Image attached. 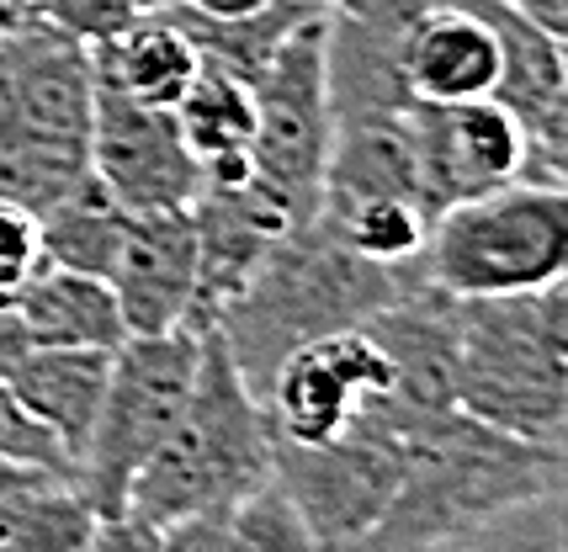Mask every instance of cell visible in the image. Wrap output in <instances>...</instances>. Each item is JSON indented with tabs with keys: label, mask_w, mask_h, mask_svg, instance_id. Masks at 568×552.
I'll return each instance as SVG.
<instances>
[{
	"label": "cell",
	"mask_w": 568,
	"mask_h": 552,
	"mask_svg": "<svg viewBox=\"0 0 568 552\" xmlns=\"http://www.w3.org/2000/svg\"><path fill=\"white\" fill-rule=\"evenodd\" d=\"M564 489V452L531 447L478 426L463 409H442L404 436V468L383 521L356 552H425L495 515L505 504Z\"/></svg>",
	"instance_id": "1"
},
{
	"label": "cell",
	"mask_w": 568,
	"mask_h": 552,
	"mask_svg": "<svg viewBox=\"0 0 568 552\" xmlns=\"http://www.w3.org/2000/svg\"><path fill=\"white\" fill-rule=\"evenodd\" d=\"M404 293H409L404 272L362 260L320 218H308L261 255V266L213 319V329L223 335L240 377L261 393L287 351L335 329L367 325L372 314H383Z\"/></svg>",
	"instance_id": "2"
},
{
	"label": "cell",
	"mask_w": 568,
	"mask_h": 552,
	"mask_svg": "<svg viewBox=\"0 0 568 552\" xmlns=\"http://www.w3.org/2000/svg\"><path fill=\"white\" fill-rule=\"evenodd\" d=\"M452 403L478 426L564 452L568 420V287L457 298Z\"/></svg>",
	"instance_id": "3"
},
{
	"label": "cell",
	"mask_w": 568,
	"mask_h": 552,
	"mask_svg": "<svg viewBox=\"0 0 568 552\" xmlns=\"http://www.w3.org/2000/svg\"><path fill=\"white\" fill-rule=\"evenodd\" d=\"M272 478V426L234 356L213 325L202 329L192 399L171 436L154 447L139 478L128 483L123 515L165 531L186 515L219 510Z\"/></svg>",
	"instance_id": "4"
},
{
	"label": "cell",
	"mask_w": 568,
	"mask_h": 552,
	"mask_svg": "<svg viewBox=\"0 0 568 552\" xmlns=\"http://www.w3.org/2000/svg\"><path fill=\"white\" fill-rule=\"evenodd\" d=\"M568 272V197L564 186L510 181L499 192L457 202L430 218L420 260L404 272L409 287L446 298L531 293Z\"/></svg>",
	"instance_id": "5"
},
{
	"label": "cell",
	"mask_w": 568,
	"mask_h": 552,
	"mask_svg": "<svg viewBox=\"0 0 568 552\" xmlns=\"http://www.w3.org/2000/svg\"><path fill=\"white\" fill-rule=\"evenodd\" d=\"M197 351L202 329L128 335L112 351L97 426H91V441L74 462V483L101 521L123 515L128 483L139 478V468L181 420V409L192 399V377H197Z\"/></svg>",
	"instance_id": "6"
},
{
	"label": "cell",
	"mask_w": 568,
	"mask_h": 552,
	"mask_svg": "<svg viewBox=\"0 0 568 552\" xmlns=\"http://www.w3.org/2000/svg\"><path fill=\"white\" fill-rule=\"evenodd\" d=\"M404 436L409 426L388 403H377L335 441H272V478L297 504L314 552H356L362 536L383 521L404 468Z\"/></svg>",
	"instance_id": "7"
},
{
	"label": "cell",
	"mask_w": 568,
	"mask_h": 552,
	"mask_svg": "<svg viewBox=\"0 0 568 552\" xmlns=\"http://www.w3.org/2000/svg\"><path fill=\"white\" fill-rule=\"evenodd\" d=\"M324 11L293 27L266 75L255 80V139L250 176L297 224L320 218V181L329 154V96H324Z\"/></svg>",
	"instance_id": "8"
},
{
	"label": "cell",
	"mask_w": 568,
	"mask_h": 552,
	"mask_svg": "<svg viewBox=\"0 0 568 552\" xmlns=\"http://www.w3.org/2000/svg\"><path fill=\"white\" fill-rule=\"evenodd\" d=\"M394 388V356L377 340V329L351 325L287 351L255 399L266 409L272 441L314 447V441H335L377 403H388Z\"/></svg>",
	"instance_id": "9"
},
{
	"label": "cell",
	"mask_w": 568,
	"mask_h": 552,
	"mask_svg": "<svg viewBox=\"0 0 568 552\" xmlns=\"http://www.w3.org/2000/svg\"><path fill=\"white\" fill-rule=\"evenodd\" d=\"M85 176L97 181L128 218H139V213L192 207L202 186V165L192 160L171 112L97 91L91 127H85Z\"/></svg>",
	"instance_id": "10"
},
{
	"label": "cell",
	"mask_w": 568,
	"mask_h": 552,
	"mask_svg": "<svg viewBox=\"0 0 568 552\" xmlns=\"http://www.w3.org/2000/svg\"><path fill=\"white\" fill-rule=\"evenodd\" d=\"M409 150L420 202L436 218L457 202L526 181V139L516 117L495 101H415L409 106Z\"/></svg>",
	"instance_id": "11"
},
{
	"label": "cell",
	"mask_w": 568,
	"mask_h": 552,
	"mask_svg": "<svg viewBox=\"0 0 568 552\" xmlns=\"http://www.w3.org/2000/svg\"><path fill=\"white\" fill-rule=\"evenodd\" d=\"M430 0H362L324 22V96L329 127L398 117L415 96L404 85V43Z\"/></svg>",
	"instance_id": "12"
},
{
	"label": "cell",
	"mask_w": 568,
	"mask_h": 552,
	"mask_svg": "<svg viewBox=\"0 0 568 552\" xmlns=\"http://www.w3.org/2000/svg\"><path fill=\"white\" fill-rule=\"evenodd\" d=\"M128 335H171L192 329L197 303V224L192 207L128 218L123 251L106 276Z\"/></svg>",
	"instance_id": "13"
},
{
	"label": "cell",
	"mask_w": 568,
	"mask_h": 552,
	"mask_svg": "<svg viewBox=\"0 0 568 552\" xmlns=\"http://www.w3.org/2000/svg\"><path fill=\"white\" fill-rule=\"evenodd\" d=\"M499 49L468 0H430L404 43V85L415 101H484L495 91Z\"/></svg>",
	"instance_id": "14"
},
{
	"label": "cell",
	"mask_w": 568,
	"mask_h": 552,
	"mask_svg": "<svg viewBox=\"0 0 568 552\" xmlns=\"http://www.w3.org/2000/svg\"><path fill=\"white\" fill-rule=\"evenodd\" d=\"M106 372H112V351L27 346L6 372V388L64 447V457L80 462L85 441H91V426H97L101 393H106Z\"/></svg>",
	"instance_id": "15"
},
{
	"label": "cell",
	"mask_w": 568,
	"mask_h": 552,
	"mask_svg": "<svg viewBox=\"0 0 568 552\" xmlns=\"http://www.w3.org/2000/svg\"><path fill=\"white\" fill-rule=\"evenodd\" d=\"M11 314L32 346H74V351H118L128 340L118 298L101 276L38 266L11 298Z\"/></svg>",
	"instance_id": "16"
},
{
	"label": "cell",
	"mask_w": 568,
	"mask_h": 552,
	"mask_svg": "<svg viewBox=\"0 0 568 552\" xmlns=\"http://www.w3.org/2000/svg\"><path fill=\"white\" fill-rule=\"evenodd\" d=\"M197 49L181 38L171 17H139L112 43L91 49L97 91H112V96L154 106V112H175V101L197 80Z\"/></svg>",
	"instance_id": "17"
},
{
	"label": "cell",
	"mask_w": 568,
	"mask_h": 552,
	"mask_svg": "<svg viewBox=\"0 0 568 552\" xmlns=\"http://www.w3.org/2000/svg\"><path fill=\"white\" fill-rule=\"evenodd\" d=\"M160 536H165V552H314V536L276 478L255 483L250 494L219 510L175 521Z\"/></svg>",
	"instance_id": "18"
},
{
	"label": "cell",
	"mask_w": 568,
	"mask_h": 552,
	"mask_svg": "<svg viewBox=\"0 0 568 552\" xmlns=\"http://www.w3.org/2000/svg\"><path fill=\"white\" fill-rule=\"evenodd\" d=\"M128 234V213L101 192L91 176H80L38 213V255L43 266L59 272H80V276H112V260L123 251Z\"/></svg>",
	"instance_id": "19"
},
{
	"label": "cell",
	"mask_w": 568,
	"mask_h": 552,
	"mask_svg": "<svg viewBox=\"0 0 568 552\" xmlns=\"http://www.w3.org/2000/svg\"><path fill=\"white\" fill-rule=\"evenodd\" d=\"M165 17L181 27V38L197 49L202 64H213L223 75L255 85V80L266 75V64L276 59V49L293 38V27L314 17V6H303V0H272V6H261L250 17H197V11L175 6Z\"/></svg>",
	"instance_id": "20"
},
{
	"label": "cell",
	"mask_w": 568,
	"mask_h": 552,
	"mask_svg": "<svg viewBox=\"0 0 568 552\" xmlns=\"http://www.w3.org/2000/svg\"><path fill=\"white\" fill-rule=\"evenodd\" d=\"M97 521L70 473H27L0 489V552H80Z\"/></svg>",
	"instance_id": "21"
},
{
	"label": "cell",
	"mask_w": 568,
	"mask_h": 552,
	"mask_svg": "<svg viewBox=\"0 0 568 552\" xmlns=\"http://www.w3.org/2000/svg\"><path fill=\"white\" fill-rule=\"evenodd\" d=\"M171 117L197 165L234 160V154H250V139H255V91L213 64H197V80L175 101Z\"/></svg>",
	"instance_id": "22"
},
{
	"label": "cell",
	"mask_w": 568,
	"mask_h": 552,
	"mask_svg": "<svg viewBox=\"0 0 568 552\" xmlns=\"http://www.w3.org/2000/svg\"><path fill=\"white\" fill-rule=\"evenodd\" d=\"M320 224L346 251L372 260V266L409 272L425 251L430 213H425L420 202H404V197H372V202H351V207H329V213H320Z\"/></svg>",
	"instance_id": "23"
},
{
	"label": "cell",
	"mask_w": 568,
	"mask_h": 552,
	"mask_svg": "<svg viewBox=\"0 0 568 552\" xmlns=\"http://www.w3.org/2000/svg\"><path fill=\"white\" fill-rule=\"evenodd\" d=\"M436 552H568L564 531V489H547L531 500H516L446 536Z\"/></svg>",
	"instance_id": "24"
},
{
	"label": "cell",
	"mask_w": 568,
	"mask_h": 552,
	"mask_svg": "<svg viewBox=\"0 0 568 552\" xmlns=\"http://www.w3.org/2000/svg\"><path fill=\"white\" fill-rule=\"evenodd\" d=\"M38 22L80 49H101L139 22L133 0H38Z\"/></svg>",
	"instance_id": "25"
},
{
	"label": "cell",
	"mask_w": 568,
	"mask_h": 552,
	"mask_svg": "<svg viewBox=\"0 0 568 552\" xmlns=\"http://www.w3.org/2000/svg\"><path fill=\"white\" fill-rule=\"evenodd\" d=\"M0 462L32 468V473H70L74 478V462L64 457V447L17 403V393L6 388V377H0Z\"/></svg>",
	"instance_id": "26"
},
{
	"label": "cell",
	"mask_w": 568,
	"mask_h": 552,
	"mask_svg": "<svg viewBox=\"0 0 568 552\" xmlns=\"http://www.w3.org/2000/svg\"><path fill=\"white\" fill-rule=\"evenodd\" d=\"M43 266L38 255V213H27L22 202L0 197V308L22 293V282Z\"/></svg>",
	"instance_id": "27"
},
{
	"label": "cell",
	"mask_w": 568,
	"mask_h": 552,
	"mask_svg": "<svg viewBox=\"0 0 568 552\" xmlns=\"http://www.w3.org/2000/svg\"><path fill=\"white\" fill-rule=\"evenodd\" d=\"M80 552H165V536L133 515H106V521H97Z\"/></svg>",
	"instance_id": "28"
},
{
	"label": "cell",
	"mask_w": 568,
	"mask_h": 552,
	"mask_svg": "<svg viewBox=\"0 0 568 552\" xmlns=\"http://www.w3.org/2000/svg\"><path fill=\"white\" fill-rule=\"evenodd\" d=\"M499 6L516 11V17H526L531 27H542L547 38L568 43V0H499Z\"/></svg>",
	"instance_id": "29"
},
{
	"label": "cell",
	"mask_w": 568,
	"mask_h": 552,
	"mask_svg": "<svg viewBox=\"0 0 568 552\" xmlns=\"http://www.w3.org/2000/svg\"><path fill=\"white\" fill-rule=\"evenodd\" d=\"M181 6L197 11V17H250V11H261L272 0H181Z\"/></svg>",
	"instance_id": "30"
},
{
	"label": "cell",
	"mask_w": 568,
	"mask_h": 552,
	"mask_svg": "<svg viewBox=\"0 0 568 552\" xmlns=\"http://www.w3.org/2000/svg\"><path fill=\"white\" fill-rule=\"evenodd\" d=\"M38 22V0H0V32H22V27Z\"/></svg>",
	"instance_id": "31"
},
{
	"label": "cell",
	"mask_w": 568,
	"mask_h": 552,
	"mask_svg": "<svg viewBox=\"0 0 568 552\" xmlns=\"http://www.w3.org/2000/svg\"><path fill=\"white\" fill-rule=\"evenodd\" d=\"M303 6H314V11H324V17H341V11H356L362 0H303Z\"/></svg>",
	"instance_id": "32"
},
{
	"label": "cell",
	"mask_w": 568,
	"mask_h": 552,
	"mask_svg": "<svg viewBox=\"0 0 568 552\" xmlns=\"http://www.w3.org/2000/svg\"><path fill=\"white\" fill-rule=\"evenodd\" d=\"M181 0H133V11L139 17H165V11H175Z\"/></svg>",
	"instance_id": "33"
},
{
	"label": "cell",
	"mask_w": 568,
	"mask_h": 552,
	"mask_svg": "<svg viewBox=\"0 0 568 552\" xmlns=\"http://www.w3.org/2000/svg\"><path fill=\"white\" fill-rule=\"evenodd\" d=\"M0 43H6V32H0Z\"/></svg>",
	"instance_id": "34"
},
{
	"label": "cell",
	"mask_w": 568,
	"mask_h": 552,
	"mask_svg": "<svg viewBox=\"0 0 568 552\" xmlns=\"http://www.w3.org/2000/svg\"><path fill=\"white\" fill-rule=\"evenodd\" d=\"M425 552H436V548H425Z\"/></svg>",
	"instance_id": "35"
}]
</instances>
